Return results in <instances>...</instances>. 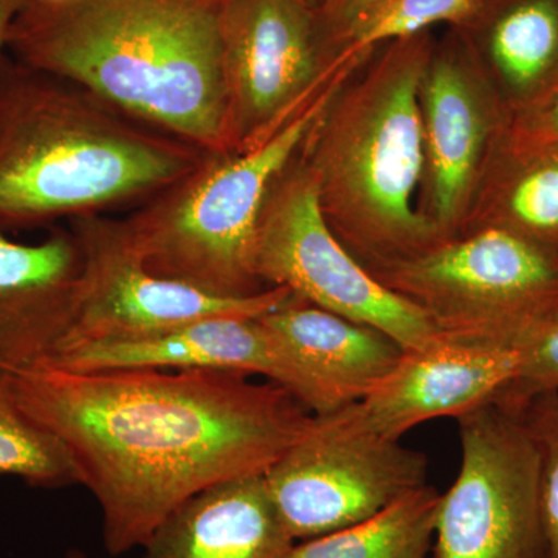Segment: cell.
Returning <instances> with one entry per match:
<instances>
[{
    "mask_svg": "<svg viewBox=\"0 0 558 558\" xmlns=\"http://www.w3.org/2000/svg\"><path fill=\"white\" fill-rule=\"evenodd\" d=\"M2 376L100 506L110 556L143 548L205 488L264 475L314 418L288 389L238 371L38 365Z\"/></svg>",
    "mask_w": 558,
    "mask_h": 558,
    "instance_id": "6da1fadb",
    "label": "cell"
},
{
    "mask_svg": "<svg viewBox=\"0 0 558 558\" xmlns=\"http://www.w3.org/2000/svg\"><path fill=\"white\" fill-rule=\"evenodd\" d=\"M229 0H50L22 7L5 51L213 156L233 154Z\"/></svg>",
    "mask_w": 558,
    "mask_h": 558,
    "instance_id": "7a4b0ae2",
    "label": "cell"
},
{
    "mask_svg": "<svg viewBox=\"0 0 558 558\" xmlns=\"http://www.w3.org/2000/svg\"><path fill=\"white\" fill-rule=\"evenodd\" d=\"M213 154L0 54V233L137 208Z\"/></svg>",
    "mask_w": 558,
    "mask_h": 558,
    "instance_id": "3957f363",
    "label": "cell"
},
{
    "mask_svg": "<svg viewBox=\"0 0 558 558\" xmlns=\"http://www.w3.org/2000/svg\"><path fill=\"white\" fill-rule=\"evenodd\" d=\"M388 46L348 98L333 94L300 153L329 226L366 269L442 241L414 205L427 160L422 80L435 46L428 32Z\"/></svg>",
    "mask_w": 558,
    "mask_h": 558,
    "instance_id": "277c9868",
    "label": "cell"
},
{
    "mask_svg": "<svg viewBox=\"0 0 558 558\" xmlns=\"http://www.w3.org/2000/svg\"><path fill=\"white\" fill-rule=\"evenodd\" d=\"M333 94V86L325 87L263 145L209 156L189 175L120 218L148 270L226 299H247L269 289L256 270L260 209Z\"/></svg>",
    "mask_w": 558,
    "mask_h": 558,
    "instance_id": "5b68a950",
    "label": "cell"
},
{
    "mask_svg": "<svg viewBox=\"0 0 558 558\" xmlns=\"http://www.w3.org/2000/svg\"><path fill=\"white\" fill-rule=\"evenodd\" d=\"M368 270L451 340L515 348L558 301V255L492 223Z\"/></svg>",
    "mask_w": 558,
    "mask_h": 558,
    "instance_id": "8992f818",
    "label": "cell"
},
{
    "mask_svg": "<svg viewBox=\"0 0 558 558\" xmlns=\"http://www.w3.org/2000/svg\"><path fill=\"white\" fill-rule=\"evenodd\" d=\"M256 270L266 288L289 289L314 306L373 326L407 351L442 339L421 307L374 277L333 233L317 179L300 154L260 209Z\"/></svg>",
    "mask_w": 558,
    "mask_h": 558,
    "instance_id": "52a82bcc",
    "label": "cell"
},
{
    "mask_svg": "<svg viewBox=\"0 0 558 558\" xmlns=\"http://www.w3.org/2000/svg\"><path fill=\"white\" fill-rule=\"evenodd\" d=\"M428 458L359 424L351 405L314 414L266 473L295 542L354 526L427 484Z\"/></svg>",
    "mask_w": 558,
    "mask_h": 558,
    "instance_id": "ba28073f",
    "label": "cell"
},
{
    "mask_svg": "<svg viewBox=\"0 0 558 558\" xmlns=\"http://www.w3.org/2000/svg\"><path fill=\"white\" fill-rule=\"evenodd\" d=\"M461 468L440 495L435 558H545L539 458L526 422L497 402L458 417Z\"/></svg>",
    "mask_w": 558,
    "mask_h": 558,
    "instance_id": "9c48e42d",
    "label": "cell"
},
{
    "mask_svg": "<svg viewBox=\"0 0 558 558\" xmlns=\"http://www.w3.org/2000/svg\"><path fill=\"white\" fill-rule=\"evenodd\" d=\"M69 227L83 252V282L75 322L61 348L138 339L205 318L263 317L292 295L286 288L247 299L209 295L149 271L119 218L89 216L70 220Z\"/></svg>",
    "mask_w": 558,
    "mask_h": 558,
    "instance_id": "30bf717a",
    "label": "cell"
},
{
    "mask_svg": "<svg viewBox=\"0 0 558 558\" xmlns=\"http://www.w3.org/2000/svg\"><path fill=\"white\" fill-rule=\"evenodd\" d=\"M222 44L233 153L274 137L337 73L323 64L314 7L300 0H229Z\"/></svg>",
    "mask_w": 558,
    "mask_h": 558,
    "instance_id": "8fae6325",
    "label": "cell"
},
{
    "mask_svg": "<svg viewBox=\"0 0 558 558\" xmlns=\"http://www.w3.org/2000/svg\"><path fill=\"white\" fill-rule=\"evenodd\" d=\"M43 365L70 371H238L288 389L314 414L340 409L329 389L260 317L205 318L138 339L70 344Z\"/></svg>",
    "mask_w": 558,
    "mask_h": 558,
    "instance_id": "7c38bea8",
    "label": "cell"
},
{
    "mask_svg": "<svg viewBox=\"0 0 558 558\" xmlns=\"http://www.w3.org/2000/svg\"><path fill=\"white\" fill-rule=\"evenodd\" d=\"M520 352L506 344L439 339L409 349L366 398L351 403L362 427L400 440L438 417H461L494 402L515 377Z\"/></svg>",
    "mask_w": 558,
    "mask_h": 558,
    "instance_id": "4fadbf2b",
    "label": "cell"
},
{
    "mask_svg": "<svg viewBox=\"0 0 558 558\" xmlns=\"http://www.w3.org/2000/svg\"><path fill=\"white\" fill-rule=\"evenodd\" d=\"M49 231L38 244L0 233V374L46 363L75 322L83 252L69 226Z\"/></svg>",
    "mask_w": 558,
    "mask_h": 558,
    "instance_id": "5bb4252c",
    "label": "cell"
},
{
    "mask_svg": "<svg viewBox=\"0 0 558 558\" xmlns=\"http://www.w3.org/2000/svg\"><path fill=\"white\" fill-rule=\"evenodd\" d=\"M470 50L461 33L449 47L433 49L424 80L425 157L432 189V223L440 240L454 227L476 179L484 150L495 123L510 116L495 113L490 102L473 80L469 64Z\"/></svg>",
    "mask_w": 558,
    "mask_h": 558,
    "instance_id": "9a60e30c",
    "label": "cell"
},
{
    "mask_svg": "<svg viewBox=\"0 0 558 558\" xmlns=\"http://www.w3.org/2000/svg\"><path fill=\"white\" fill-rule=\"evenodd\" d=\"M295 545L264 475H247L186 499L150 535L143 558H288Z\"/></svg>",
    "mask_w": 558,
    "mask_h": 558,
    "instance_id": "2e32d148",
    "label": "cell"
},
{
    "mask_svg": "<svg viewBox=\"0 0 558 558\" xmlns=\"http://www.w3.org/2000/svg\"><path fill=\"white\" fill-rule=\"evenodd\" d=\"M459 33L501 92L510 117L558 83V0H486Z\"/></svg>",
    "mask_w": 558,
    "mask_h": 558,
    "instance_id": "e0dca14e",
    "label": "cell"
},
{
    "mask_svg": "<svg viewBox=\"0 0 558 558\" xmlns=\"http://www.w3.org/2000/svg\"><path fill=\"white\" fill-rule=\"evenodd\" d=\"M260 319L293 349L340 407L366 398L407 351L388 333L295 295Z\"/></svg>",
    "mask_w": 558,
    "mask_h": 558,
    "instance_id": "ac0fdd59",
    "label": "cell"
},
{
    "mask_svg": "<svg viewBox=\"0 0 558 558\" xmlns=\"http://www.w3.org/2000/svg\"><path fill=\"white\" fill-rule=\"evenodd\" d=\"M499 148L488 223L558 255V138L509 119Z\"/></svg>",
    "mask_w": 558,
    "mask_h": 558,
    "instance_id": "d6986e66",
    "label": "cell"
},
{
    "mask_svg": "<svg viewBox=\"0 0 558 558\" xmlns=\"http://www.w3.org/2000/svg\"><path fill=\"white\" fill-rule=\"evenodd\" d=\"M439 502L425 484L362 523L300 542L288 558H429Z\"/></svg>",
    "mask_w": 558,
    "mask_h": 558,
    "instance_id": "ffe728a7",
    "label": "cell"
},
{
    "mask_svg": "<svg viewBox=\"0 0 558 558\" xmlns=\"http://www.w3.org/2000/svg\"><path fill=\"white\" fill-rule=\"evenodd\" d=\"M486 0H376L318 38L325 69H344L384 44L411 38L438 24L461 27Z\"/></svg>",
    "mask_w": 558,
    "mask_h": 558,
    "instance_id": "44dd1931",
    "label": "cell"
},
{
    "mask_svg": "<svg viewBox=\"0 0 558 558\" xmlns=\"http://www.w3.org/2000/svg\"><path fill=\"white\" fill-rule=\"evenodd\" d=\"M0 475L16 476L31 486L76 484L72 462L53 436L33 421L11 396L0 374Z\"/></svg>",
    "mask_w": 558,
    "mask_h": 558,
    "instance_id": "7402d4cb",
    "label": "cell"
},
{
    "mask_svg": "<svg viewBox=\"0 0 558 558\" xmlns=\"http://www.w3.org/2000/svg\"><path fill=\"white\" fill-rule=\"evenodd\" d=\"M515 348L519 369L494 402L523 414L532 400L558 391V301L527 326Z\"/></svg>",
    "mask_w": 558,
    "mask_h": 558,
    "instance_id": "603a6c76",
    "label": "cell"
},
{
    "mask_svg": "<svg viewBox=\"0 0 558 558\" xmlns=\"http://www.w3.org/2000/svg\"><path fill=\"white\" fill-rule=\"evenodd\" d=\"M521 416L538 450L545 558H558V391L532 400Z\"/></svg>",
    "mask_w": 558,
    "mask_h": 558,
    "instance_id": "cb8c5ba5",
    "label": "cell"
},
{
    "mask_svg": "<svg viewBox=\"0 0 558 558\" xmlns=\"http://www.w3.org/2000/svg\"><path fill=\"white\" fill-rule=\"evenodd\" d=\"M524 126L549 135V137L558 138V83L526 112L519 116L510 117Z\"/></svg>",
    "mask_w": 558,
    "mask_h": 558,
    "instance_id": "d4e9b609",
    "label": "cell"
},
{
    "mask_svg": "<svg viewBox=\"0 0 558 558\" xmlns=\"http://www.w3.org/2000/svg\"><path fill=\"white\" fill-rule=\"evenodd\" d=\"M373 2L376 0H318L317 5L314 7L318 38L332 32L333 28L347 22L352 14Z\"/></svg>",
    "mask_w": 558,
    "mask_h": 558,
    "instance_id": "484cf974",
    "label": "cell"
},
{
    "mask_svg": "<svg viewBox=\"0 0 558 558\" xmlns=\"http://www.w3.org/2000/svg\"><path fill=\"white\" fill-rule=\"evenodd\" d=\"M24 0H0V54L5 51L7 35H9L11 22L20 13Z\"/></svg>",
    "mask_w": 558,
    "mask_h": 558,
    "instance_id": "4316f807",
    "label": "cell"
},
{
    "mask_svg": "<svg viewBox=\"0 0 558 558\" xmlns=\"http://www.w3.org/2000/svg\"><path fill=\"white\" fill-rule=\"evenodd\" d=\"M65 558H87V556H86V554L81 553V550L73 549V550H70V553L68 554V557H65Z\"/></svg>",
    "mask_w": 558,
    "mask_h": 558,
    "instance_id": "83f0119b",
    "label": "cell"
},
{
    "mask_svg": "<svg viewBox=\"0 0 558 558\" xmlns=\"http://www.w3.org/2000/svg\"><path fill=\"white\" fill-rule=\"evenodd\" d=\"M43 2H50V0H24V3H22V7L32 5V3H43Z\"/></svg>",
    "mask_w": 558,
    "mask_h": 558,
    "instance_id": "f1b7e54d",
    "label": "cell"
},
{
    "mask_svg": "<svg viewBox=\"0 0 558 558\" xmlns=\"http://www.w3.org/2000/svg\"><path fill=\"white\" fill-rule=\"evenodd\" d=\"M300 2L307 3V5H317L318 0H300Z\"/></svg>",
    "mask_w": 558,
    "mask_h": 558,
    "instance_id": "f546056e",
    "label": "cell"
}]
</instances>
